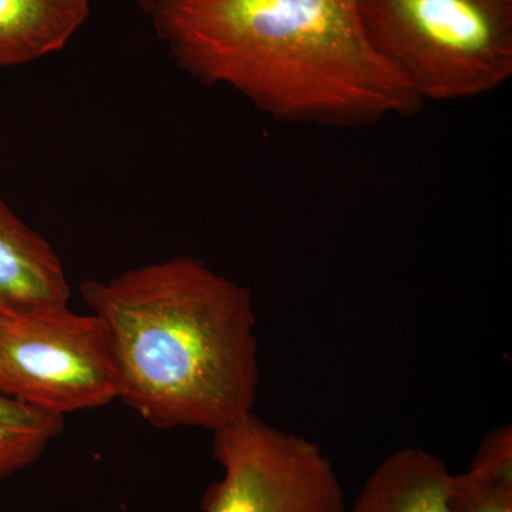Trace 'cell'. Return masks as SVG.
Here are the masks:
<instances>
[{"label":"cell","instance_id":"obj_1","mask_svg":"<svg viewBox=\"0 0 512 512\" xmlns=\"http://www.w3.org/2000/svg\"><path fill=\"white\" fill-rule=\"evenodd\" d=\"M150 16L181 69L275 120L373 126L423 106L370 43L359 0H161Z\"/></svg>","mask_w":512,"mask_h":512},{"label":"cell","instance_id":"obj_2","mask_svg":"<svg viewBox=\"0 0 512 512\" xmlns=\"http://www.w3.org/2000/svg\"><path fill=\"white\" fill-rule=\"evenodd\" d=\"M109 335L119 399L158 429L215 430L254 413L261 372L247 286L177 256L86 281Z\"/></svg>","mask_w":512,"mask_h":512},{"label":"cell","instance_id":"obj_3","mask_svg":"<svg viewBox=\"0 0 512 512\" xmlns=\"http://www.w3.org/2000/svg\"><path fill=\"white\" fill-rule=\"evenodd\" d=\"M376 52L424 101L493 93L512 76V0H359Z\"/></svg>","mask_w":512,"mask_h":512},{"label":"cell","instance_id":"obj_4","mask_svg":"<svg viewBox=\"0 0 512 512\" xmlns=\"http://www.w3.org/2000/svg\"><path fill=\"white\" fill-rule=\"evenodd\" d=\"M0 393L63 419L119 399L103 323L69 305L0 315Z\"/></svg>","mask_w":512,"mask_h":512},{"label":"cell","instance_id":"obj_5","mask_svg":"<svg viewBox=\"0 0 512 512\" xmlns=\"http://www.w3.org/2000/svg\"><path fill=\"white\" fill-rule=\"evenodd\" d=\"M214 458L222 477L202 498L204 512H346L322 447L254 413L214 431Z\"/></svg>","mask_w":512,"mask_h":512},{"label":"cell","instance_id":"obj_6","mask_svg":"<svg viewBox=\"0 0 512 512\" xmlns=\"http://www.w3.org/2000/svg\"><path fill=\"white\" fill-rule=\"evenodd\" d=\"M69 299L55 249L0 198V315L60 308Z\"/></svg>","mask_w":512,"mask_h":512},{"label":"cell","instance_id":"obj_7","mask_svg":"<svg viewBox=\"0 0 512 512\" xmlns=\"http://www.w3.org/2000/svg\"><path fill=\"white\" fill-rule=\"evenodd\" d=\"M454 474L419 447L389 454L363 485L352 512H453Z\"/></svg>","mask_w":512,"mask_h":512},{"label":"cell","instance_id":"obj_8","mask_svg":"<svg viewBox=\"0 0 512 512\" xmlns=\"http://www.w3.org/2000/svg\"><path fill=\"white\" fill-rule=\"evenodd\" d=\"M89 15L90 0H0V69L60 52Z\"/></svg>","mask_w":512,"mask_h":512},{"label":"cell","instance_id":"obj_9","mask_svg":"<svg viewBox=\"0 0 512 512\" xmlns=\"http://www.w3.org/2000/svg\"><path fill=\"white\" fill-rule=\"evenodd\" d=\"M453 512H512V433L500 427L484 437L466 473L454 474Z\"/></svg>","mask_w":512,"mask_h":512},{"label":"cell","instance_id":"obj_10","mask_svg":"<svg viewBox=\"0 0 512 512\" xmlns=\"http://www.w3.org/2000/svg\"><path fill=\"white\" fill-rule=\"evenodd\" d=\"M63 429V417L32 409L0 393V478L39 460Z\"/></svg>","mask_w":512,"mask_h":512},{"label":"cell","instance_id":"obj_11","mask_svg":"<svg viewBox=\"0 0 512 512\" xmlns=\"http://www.w3.org/2000/svg\"><path fill=\"white\" fill-rule=\"evenodd\" d=\"M136 2L144 13L150 15V13L153 12L154 9H156V6L158 5V3L161 2V0H136Z\"/></svg>","mask_w":512,"mask_h":512}]
</instances>
